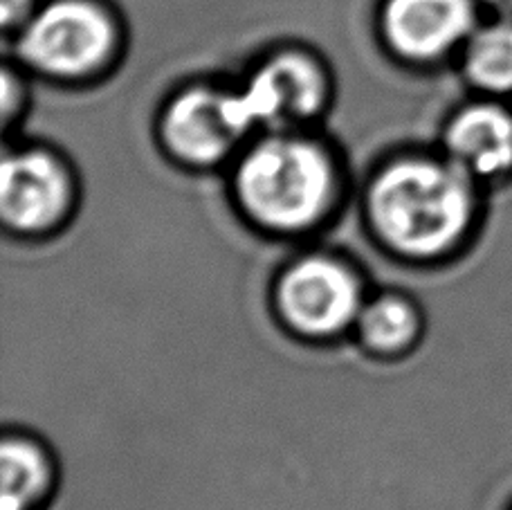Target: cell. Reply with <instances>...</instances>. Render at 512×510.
<instances>
[{"instance_id":"6da1fadb","label":"cell","mask_w":512,"mask_h":510,"mask_svg":"<svg viewBox=\"0 0 512 510\" xmlns=\"http://www.w3.org/2000/svg\"><path fill=\"white\" fill-rule=\"evenodd\" d=\"M477 187L450 160H400L371 189L373 227L389 248L409 257L450 252L477 221Z\"/></svg>"},{"instance_id":"7a4b0ae2","label":"cell","mask_w":512,"mask_h":510,"mask_svg":"<svg viewBox=\"0 0 512 510\" xmlns=\"http://www.w3.org/2000/svg\"><path fill=\"white\" fill-rule=\"evenodd\" d=\"M236 194L256 223L279 232L304 230L331 200V160L308 140L268 138L241 162Z\"/></svg>"},{"instance_id":"3957f363","label":"cell","mask_w":512,"mask_h":510,"mask_svg":"<svg viewBox=\"0 0 512 510\" xmlns=\"http://www.w3.org/2000/svg\"><path fill=\"white\" fill-rule=\"evenodd\" d=\"M117 27L95 0H54L18 30V54L54 77H84L115 50Z\"/></svg>"},{"instance_id":"277c9868","label":"cell","mask_w":512,"mask_h":510,"mask_svg":"<svg viewBox=\"0 0 512 510\" xmlns=\"http://www.w3.org/2000/svg\"><path fill=\"white\" fill-rule=\"evenodd\" d=\"M281 315L308 338H331L358 324L364 297L353 270L326 257L295 263L279 284Z\"/></svg>"},{"instance_id":"5b68a950","label":"cell","mask_w":512,"mask_h":510,"mask_svg":"<svg viewBox=\"0 0 512 510\" xmlns=\"http://www.w3.org/2000/svg\"><path fill=\"white\" fill-rule=\"evenodd\" d=\"M252 126L236 93L194 88L182 93L164 115V140L178 158L212 165L225 158Z\"/></svg>"},{"instance_id":"8992f818","label":"cell","mask_w":512,"mask_h":510,"mask_svg":"<svg viewBox=\"0 0 512 510\" xmlns=\"http://www.w3.org/2000/svg\"><path fill=\"white\" fill-rule=\"evenodd\" d=\"M326 77L319 63L301 52H283L254 72L239 102L250 126L297 122L324 106Z\"/></svg>"},{"instance_id":"52a82bcc","label":"cell","mask_w":512,"mask_h":510,"mask_svg":"<svg viewBox=\"0 0 512 510\" xmlns=\"http://www.w3.org/2000/svg\"><path fill=\"white\" fill-rule=\"evenodd\" d=\"M477 12L472 0H387L382 30L393 50L414 61H434L468 43Z\"/></svg>"},{"instance_id":"ba28073f","label":"cell","mask_w":512,"mask_h":510,"mask_svg":"<svg viewBox=\"0 0 512 510\" xmlns=\"http://www.w3.org/2000/svg\"><path fill=\"white\" fill-rule=\"evenodd\" d=\"M70 178L59 160L43 151L12 153L0 173V212L5 225L21 232L45 230L66 212Z\"/></svg>"},{"instance_id":"9c48e42d","label":"cell","mask_w":512,"mask_h":510,"mask_svg":"<svg viewBox=\"0 0 512 510\" xmlns=\"http://www.w3.org/2000/svg\"><path fill=\"white\" fill-rule=\"evenodd\" d=\"M447 160L481 182L512 176V108L497 99L465 106L445 133Z\"/></svg>"},{"instance_id":"30bf717a","label":"cell","mask_w":512,"mask_h":510,"mask_svg":"<svg viewBox=\"0 0 512 510\" xmlns=\"http://www.w3.org/2000/svg\"><path fill=\"white\" fill-rule=\"evenodd\" d=\"M465 75L492 97L512 95V18L470 36L465 48Z\"/></svg>"},{"instance_id":"8fae6325","label":"cell","mask_w":512,"mask_h":510,"mask_svg":"<svg viewBox=\"0 0 512 510\" xmlns=\"http://www.w3.org/2000/svg\"><path fill=\"white\" fill-rule=\"evenodd\" d=\"M50 486L48 459L27 441L3 445V510H32Z\"/></svg>"},{"instance_id":"7c38bea8","label":"cell","mask_w":512,"mask_h":510,"mask_svg":"<svg viewBox=\"0 0 512 510\" xmlns=\"http://www.w3.org/2000/svg\"><path fill=\"white\" fill-rule=\"evenodd\" d=\"M358 329L369 349L380 353L400 351L416 338L418 315L405 299L380 297L369 304L364 302Z\"/></svg>"},{"instance_id":"4fadbf2b","label":"cell","mask_w":512,"mask_h":510,"mask_svg":"<svg viewBox=\"0 0 512 510\" xmlns=\"http://www.w3.org/2000/svg\"><path fill=\"white\" fill-rule=\"evenodd\" d=\"M36 9H39L36 0H0V14H3L5 30H12V27L21 30Z\"/></svg>"},{"instance_id":"5bb4252c","label":"cell","mask_w":512,"mask_h":510,"mask_svg":"<svg viewBox=\"0 0 512 510\" xmlns=\"http://www.w3.org/2000/svg\"><path fill=\"white\" fill-rule=\"evenodd\" d=\"M486 5L504 18H512V0H486Z\"/></svg>"}]
</instances>
